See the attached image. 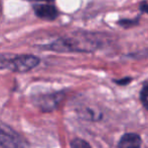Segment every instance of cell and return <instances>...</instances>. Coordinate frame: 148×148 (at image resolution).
<instances>
[{"label": "cell", "instance_id": "1", "mask_svg": "<svg viewBox=\"0 0 148 148\" xmlns=\"http://www.w3.org/2000/svg\"><path fill=\"white\" fill-rule=\"evenodd\" d=\"M100 47L99 41L88 35H76L71 37H62L51 42L47 46L49 51L69 53V52H93Z\"/></svg>", "mask_w": 148, "mask_h": 148}, {"label": "cell", "instance_id": "2", "mask_svg": "<svg viewBox=\"0 0 148 148\" xmlns=\"http://www.w3.org/2000/svg\"><path fill=\"white\" fill-rule=\"evenodd\" d=\"M40 59L34 55H0V69L24 73L37 67Z\"/></svg>", "mask_w": 148, "mask_h": 148}, {"label": "cell", "instance_id": "3", "mask_svg": "<svg viewBox=\"0 0 148 148\" xmlns=\"http://www.w3.org/2000/svg\"><path fill=\"white\" fill-rule=\"evenodd\" d=\"M0 146L3 148H24L25 142L10 127L0 123Z\"/></svg>", "mask_w": 148, "mask_h": 148}, {"label": "cell", "instance_id": "4", "mask_svg": "<svg viewBox=\"0 0 148 148\" xmlns=\"http://www.w3.org/2000/svg\"><path fill=\"white\" fill-rule=\"evenodd\" d=\"M64 97V95L62 92L42 94L36 99V106L42 112H51L59 107Z\"/></svg>", "mask_w": 148, "mask_h": 148}, {"label": "cell", "instance_id": "5", "mask_svg": "<svg viewBox=\"0 0 148 148\" xmlns=\"http://www.w3.org/2000/svg\"><path fill=\"white\" fill-rule=\"evenodd\" d=\"M32 9L35 15L43 20H53L59 16V10L51 3H35Z\"/></svg>", "mask_w": 148, "mask_h": 148}, {"label": "cell", "instance_id": "6", "mask_svg": "<svg viewBox=\"0 0 148 148\" xmlns=\"http://www.w3.org/2000/svg\"><path fill=\"white\" fill-rule=\"evenodd\" d=\"M142 140L140 136L135 133H126L121 137L118 148H141Z\"/></svg>", "mask_w": 148, "mask_h": 148}, {"label": "cell", "instance_id": "7", "mask_svg": "<svg viewBox=\"0 0 148 148\" xmlns=\"http://www.w3.org/2000/svg\"><path fill=\"white\" fill-rule=\"evenodd\" d=\"M71 148H92V147L84 139L76 138L71 142Z\"/></svg>", "mask_w": 148, "mask_h": 148}, {"label": "cell", "instance_id": "8", "mask_svg": "<svg viewBox=\"0 0 148 148\" xmlns=\"http://www.w3.org/2000/svg\"><path fill=\"white\" fill-rule=\"evenodd\" d=\"M140 99L143 106L148 110V83H145L140 92Z\"/></svg>", "mask_w": 148, "mask_h": 148}, {"label": "cell", "instance_id": "9", "mask_svg": "<svg viewBox=\"0 0 148 148\" xmlns=\"http://www.w3.org/2000/svg\"><path fill=\"white\" fill-rule=\"evenodd\" d=\"M130 82H131L130 77H127V78H123V79H120V80L116 81V83H118V84H120V85H126Z\"/></svg>", "mask_w": 148, "mask_h": 148}, {"label": "cell", "instance_id": "10", "mask_svg": "<svg viewBox=\"0 0 148 148\" xmlns=\"http://www.w3.org/2000/svg\"><path fill=\"white\" fill-rule=\"evenodd\" d=\"M141 11L142 12H145V13H148V3L144 2V3L141 4V7H140Z\"/></svg>", "mask_w": 148, "mask_h": 148}, {"label": "cell", "instance_id": "11", "mask_svg": "<svg viewBox=\"0 0 148 148\" xmlns=\"http://www.w3.org/2000/svg\"><path fill=\"white\" fill-rule=\"evenodd\" d=\"M28 1H33L36 3H51L53 0H28Z\"/></svg>", "mask_w": 148, "mask_h": 148}, {"label": "cell", "instance_id": "12", "mask_svg": "<svg viewBox=\"0 0 148 148\" xmlns=\"http://www.w3.org/2000/svg\"><path fill=\"white\" fill-rule=\"evenodd\" d=\"M147 55H148V51H147Z\"/></svg>", "mask_w": 148, "mask_h": 148}]
</instances>
